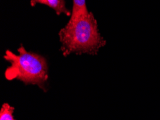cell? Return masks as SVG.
Listing matches in <instances>:
<instances>
[{
	"label": "cell",
	"instance_id": "6da1fadb",
	"mask_svg": "<svg viewBox=\"0 0 160 120\" xmlns=\"http://www.w3.org/2000/svg\"><path fill=\"white\" fill-rule=\"evenodd\" d=\"M58 35L60 51L65 57L72 53L95 55L106 44L98 30L96 19L89 11L70 19Z\"/></svg>",
	"mask_w": 160,
	"mask_h": 120
},
{
	"label": "cell",
	"instance_id": "7a4b0ae2",
	"mask_svg": "<svg viewBox=\"0 0 160 120\" xmlns=\"http://www.w3.org/2000/svg\"><path fill=\"white\" fill-rule=\"evenodd\" d=\"M18 51V54H15L10 50H7L4 55V59L10 63L4 72L6 79H17L26 85H37L45 91L48 79V65L45 58L28 52L22 45Z\"/></svg>",
	"mask_w": 160,
	"mask_h": 120
},
{
	"label": "cell",
	"instance_id": "3957f363",
	"mask_svg": "<svg viewBox=\"0 0 160 120\" xmlns=\"http://www.w3.org/2000/svg\"><path fill=\"white\" fill-rule=\"evenodd\" d=\"M37 4H44L50 7L58 15L64 14L66 16H71L72 12L68 9L65 0H30L32 7H35Z\"/></svg>",
	"mask_w": 160,
	"mask_h": 120
},
{
	"label": "cell",
	"instance_id": "277c9868",
	"mask_svg": "<svg viewBox=\"0 0 160 120\" xmlns=\"http://www.w3.org/2000/svg\"><path fill=\"white\" fill-rule=\"evenodd\" d=\"M88 12L86 0H72V13L70 19H73L80 14Z\"/></svg>",
	"mask_w": 160,
	"mask_h": 120
},
{
	"label": "cell",
	"instance_id": "5b68a950",
	"mask_svg": "<svg viewBox=\"0 0 160 120\" xmlns=\"http://www.w3.org/2000/svg\"><path fill=\"white\" fill-rule=\"evenodd\" d=\"M14 108L7 103L2 104L0 110V120H15L14 119L13 113Z\"/></svg>",
	"mask_w": 160,
	"mask_h": 120
}]
</instances>
